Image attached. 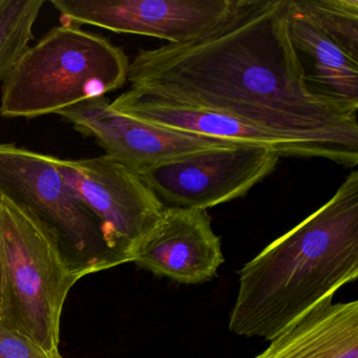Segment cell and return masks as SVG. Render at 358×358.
Returning a JSON list of instances; mask_svg holds the SVG:
<instances>
[{
  "mask_svg": "<svg viewBox=\"0 0 358 358\" xmlns=\"http://www.w3.org/2000/svg\"><path fill=\"white\" fill-rule=\"evenodd\" d=\"M290 0H234L210 33L141 50L131 89L159 103L220 113L355 169L358 108L314 94L289 35Z\"/></svg>",
  "mask_w": 358,
  "mask_h": 358,
  "instance_id": "cell-1",
  "label": "cell"
},
{
  "mask_svg": "<svg viewBox=\"0 0 358 358\" xmlns=\"http://www.w3.org/2000/svg\"><path fill=\"white\" fill-rule=\"evenodd\" d=\"M358 276V171L240 272L229 329L271 341Z\"/></svg>",
  "mask_w": 358,
  "mask_h": 358,
  "instance_id": "cell-2",
  "label": "cell"
},
{
  "mask_svg": "<svg viewBox=\"0 0 358 358\" xmlns=\"http://www.w3.org/2000/svg\"><path fill=\"white\" fill-rule=\"evenodd\" d=\"M129 59L110 39L75 24L52 28L20 58L1 87L0 116L55 114L121 89Z\"/></svg>",
  "mask_w": 358,
  "mask_h": 358,
  "instance_id": "cell-3",
  "label": "cell"
},
{
  "mask_svg": "<svg viewBox=\"0 0 358 358\" xmlns=\"http://www.w3.org/2000/svg\"><path fill=\"white\" fill-rule=\"evenodd\" d=\"M3 293L0 322L54 357L71 288L80 278L62 259L47 228L27 209L0 196Z\"/></svg>",
  "mask_w": 358,
  "mask_h": 358,
  "instance_id": "cell-4",
  "label": "cell"
},
{
  "mask_svg": "<svg viewBox=\"0 0 358 358\" xmlns=\"http://www.w3.org/2000/svg\"><path fill=\"white\" fill-rule=\"evenodd\" d=\"M0 196L27 209L47 228L77 278L129 263L99 219L66 185L53 156L0 143Z\"/></svg>",
  "mask_w": 358,
  "mask_h": 358,
  "instance_id": "cell-5",
  "label": "cell"
},
{
  "mask_svg": "<svg viewBox=\"0 0 358 358\" xmlns=\"http://www.w3.org/2000/svg\"><path fill=\"white\" fill-rule=\"evenodd\" d=\"M280 158L266 148L236 145L166 163L140 177L165 207L207 210L246 196L275 171Z\"/></svg>",
  "mask_w": 358,
  "mask_h": 358,
  "instance_id": "cell-6",
  "label": "cell"
},
{
  "mask_svg": "<svg viewBox=\"0 0 358 358\" xmlns=\"http://www.w3.org/2000/svg\"><path fill=\"white\" fill-rule=\"evenodd\" d=\"M66 185L96 215L114 246L131 262L136 245L155 227L165 206L140 175L110 157H54Z\"/></svg>",
  "mask_w": 358,
  "mask_h": 358,
  "instance_id": "cell-7",
  "label": "cell"
},
{
  "mask_svg": "<svg viewBox=\"0 0 358 358\" xmlns=\"http://www.w3.org/2000/svg\"><path fill=\"white\" fill-rule=\"evenodd\" d=\"M66 24L185 45L210 33L234 0H51Z\"/></svg>",
  "mask_w": 358,
  "mask_h": 358,
  "instance_id": "cell-8",
  "label": "cell"
},
{
  "mask_svg": "<svg viewBox=\"0 0 358 358\" xmlns=\"http://www.w3.org/2000/svg\"><path fill=\"white\" fill-rule=\"evenodd\" d=\"M57 115L81 135L93 138L106 156L140 176L166 163L240 145L142 122L113 110L106 97L80 102Z\"/></svg>",
  "mask_w": 358,
  "mask_h": 358,
  "instance_id": "cell-9",
  "label": "cell"
},
{
  "mask_svg": "<svg viewBox=\"0 0 358 358\" xmlns=\"http://www.w3.org/2000/svg\"><path fill=\"white\" fill-rule=\"evenodd\" d=\"M131 262L181 284H201L217 276L224 255L208 211L165 207L158 223L136 245Z\"/></svg>",
  "mask_w": 358,
  "mask_h": 358,
  "instance_id": "cell-10",
  "label": "cell"
},
{
  "mask_svg": "<svg viewBox=\"0 0 358 358\" xmlns=\"http://www.w3.org/2000/svg\"><path fill=\"white\" fill-rule=\"evenodd\" d=\"M110 108L119 114L142 122L175 131L196 134L240 145L266 148L280 157L314 158L313 154L305 146L253 125L246 124L238 119L220 113L159 103L143 97L131 89L110 102Z\"/></svg>",
  "mask_w": 358,
  "mask_h": 358,
  "instance_id": "cell-11",
  "label": "cell"
},
{
  "mask_svg": "<svg viewBox=\"0 0 358 358\" xmlns=\"http://www.w3.org/2000/svg\"><path fill=\"white\" fill-rule=\"evenodd\" d=\"M324 299L255 358H358V301Z\"/></svg>",
  "mask_w": 358,
  "mask_h": 358,
  "instance_id": "cell-12",
  "label": "cell"
},
{
  "mask_svg": "<svg viewBox=\"0 0 358 358\" xmlns=\"http://www.w3.org/2000/svg\"><path fill=\"white\" fill-rule=\"evenodd\" d=\"M289 35L297 53L312 62L306 73L308 87L316 95L358 108V62L352 59L299 7L289 3Z\"/></svg>",
  "mask_w": 358,
  "mask_h": 358,
  "instance_id": "cell-13",
  "label": "cell"
},
{
  "mask_svg": "<svg viewBox=\"0 0 358 358\" xmlns=\"http://www.w3.org/2000/svg\"><path fill=\"white\" fill-rule=\"evenodd\" d=\"M45 0H0V81L5 83L34 41Z\"/></svg>",
  "mask_w": 358,
  "mask_h": 358,
  "instance_id": "cell-14",
  "label": "cell"
},
{
  "mask_svg": "<svg viewBox=\"0 0 358 358\" xmlns=\"http://www.w3.org/2000/svg\"><path fill=\"white\" fill-rule=\"evenodd\" d=\"M296 3L327 36L358 62V0H296Z\"/></svg>",
  "mask_w": 358,
  "mask_h": 358,
  "instance_id": "cell-15",
  "label": "cell"
},
{
  "mask_svg": "<svg viewBox=\"0 0 358 358\" xmlns=\"http://www.w3.org/2000/svg\"><path fill=\"white\" fill-rule=\"evenodd\" d=\"M0 358H62L54 357L20 333L0 322Z\"/></svg>",
  "mask_w": 358,
  "mask_h": 358,
  "instance_id": "cell-16",
  "label": "cell"
},
{
  "mask_svg": "<svg viewBox=\"0 0 358 358\" xmlns=\"http://www.w3.org/2000/svg\"><path fill=\"white\" fill-rule=\"evenodd\" d=\"M1 293H3V261L0 252V303H1Z\"/></svg>",
  "mask_w": 358,
  "mask_h": 358,
  "instance_id": "cell-17",
  "label": "cell"
}]
</instances>
